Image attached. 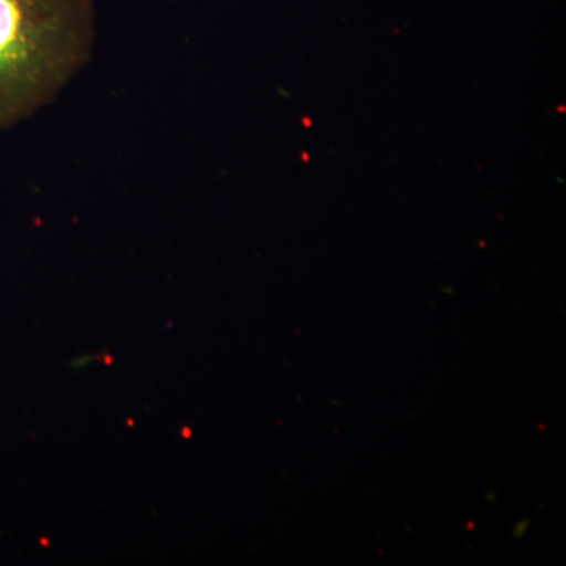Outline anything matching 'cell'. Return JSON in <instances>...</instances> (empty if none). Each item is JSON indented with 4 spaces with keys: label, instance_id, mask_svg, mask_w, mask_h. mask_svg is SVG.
<instances>
[{
    "label": "cell",
    "instance_id": "obj_1",
    "mask_svg": "<svg viewBox=\"0 0 566 566\" xmlns=\"http://www.w3.org/2000/svg\"><path fill=\"white\" fill-rule=\"evenodd\" d=\"M93 0H0V129L28 120L91 59Z\"/></svg>",
    "mask_w": 566,
    "mask_h": 566
}]
</instances>
